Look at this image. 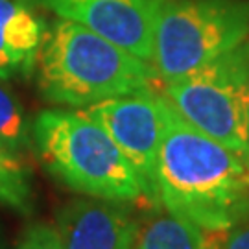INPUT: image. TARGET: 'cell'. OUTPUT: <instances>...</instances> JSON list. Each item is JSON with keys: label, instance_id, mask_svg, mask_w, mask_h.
Wrapping results in <instances>:
<instances>
[{"label": "cell", "instance_id": "obj_1", "mask_svg": "<svg viewBox=\"0 0 249 249\" xmlns=\"http://www.w3.org/2000/svg\"><path fill=\"white\" fill-rule=\"evenodd\" d=\"M157 196L162 209L203 231H229L249 218V160L188 124L164 100Z\"/></svg>", "mask_w": 249, "mask_h": 249}, {"label": "cell", "instance_id": "obj_4", "mask_svg": "<svg viewBox=\"0 0 249 249\" xmlns=\"http://www.w3.org/2000/svg\"><path fill=\"white\" fill-rule=\"evenodd\" d=\"M248 36L249 2L162 0L151 65L160 83H170L238 48Z\"/></svg>", "mask_w": 249, "mask_h": 249}, {"label": "cell", "instance_id": "obj_15", "mask_svg": "<svg viewBox=\"0 0 249 249\" xmlns=\"http://www.w3.org/2000/svg\"><path fill=\"white\" fill-rule=\"evenodd\" d=\"M225 232H209L207 234V244L205 249H223V240H225Z\"/></svg>", "mask_w": 249, "mask_h": 249}, {"label": "cell", "instance_id": "obj_14", "mask_svg": "<svg viewBox=\"0 0 249 249\" xmlns=\"http://www.w3.org/2000/svg\"><path fill=\"white\" fill-rule=\"evenodd\" d=\"M223 249H249V218L227 231Z\"/></svg>", "mask_w": 249, "mask_h": 249}, {"label": "cell", "instance_id": "obj_6", "mask_svg": "<svg viewBox=\"0 0 249 249\" xmlns=\"http://www.w3.org/2000/svg\"><path fill=\"white\" fill-rule=\"evenodd\" d=\"M164 100L155 92H137L109 98L81 109L96 120L133 164L151 203L157 196V159L162 139Z\"/></svg>", "mask_w": 249, "mask_h": 249}, {"label": "cell", "instance_id": "obj_10", "mask_svg": "<svg viewBox=\"0 0 249 249\" xmlns=\"http://www.w3.org/2000/svg\"><path fill=\"white\" fill-rule=\"evenodd\" d=\"M209 232L197 225L160 211L137 220L129 249H205Z\"/></svg>", "mask_w": 249, "mask_h": 249}, {"label": "cell", "instance_id": "obj_11", "mask_svg": "<svg viewBox=\"0 0 249 249\" xmlns=\"http://www.w3.org/2000/svg\"><path fill=\"white\" fill-rule=\"evenodd\" d=\"M0 203L30 214L34 209L32 174L24 159L0 141Z\"/></svg>", "mask_w": 249, "mask_h": 249}, {"label": "cell", "instance_id": "obj_5", "mask_svg": "<svg viewBox=\"0 0 249 249\" xmlns=\"http://www.w3.org/2000/svg\"><path fill=\"white\" fill-rule=\"evenodd\" d=\"M160 96L188 124L249 160V43L162 83Z\"/></svg>", "mask_w": 249, "mask_h": 249}, {"label": "cell", "instance_id": "obj_2", "mask_svg": "<svg viewBox=\"0 0 249 249\" xmlns=\"http://www.w3.org/2000/svg\"><path fill=\"white\" fill-rule=\"evenodd\" d=\"M37 71L43 96L74 109L137 92H155L160 81L151 63L65 18L46 32Z\"/></svg>", "mask_w": 249, "mask_h": 249}, {"label": "cell", "instance_id": "obj_8", "mask_svg": "<svg viewBox=\"0 0 249 249\" xmlns=\"http://www.w3.org/2000/svg\"><path fill=\"white\" fill-rule=\"evenodd\" d=\"M55 225L65 249H129L137 218L124 205L83 196L63 205Z\"/></svg>", "mask_w": 249, "mask_h": 249}, {"label": "cell", "instance_id": "obj_7", "mask_svg": "<svg viewBox=\"0 0 249 249\" xmlns=\"http://www.w3.org/2000/svg\"><path fill=\"white\" fill-rule=\"evenodd\" d=\"M59 18L78 22L151 63L162 0H39Z\"/></svg>", "mask_w": 249, "mask_h": 249}, {"label": "cell", "instance_id": "obj_3", "mask_svg": "<svg viewBox=\"0 0 249 249\" xmlns=\"http://www.w3.org/2000/svg\"><path fill=\"white\" fill-rule=\"evenodd\" d=\"M45 170L85 197L153 205L133 164L102 125L81 109H45L32 122Z\"/></svg>", "mask_w": 249, "mask_h": 249}, {"label": "cell", "instance_id": "obj_13", "mask_svg": "<svg viewBox=\"0 0 249 249\" xmlns=\"http://www.w3.org/2000/svg\"><path fill=\"white\" fill-rule=\"evenodd\" d=\"M17 249H65L55 223L34 222L24 227L17 242Z\"/></svg>", "mask_w": 249, "mask_h": 249}, {"label": "cell", "instance_id": "obj_9", "mask_svg": "<svg viewBox=\"0 0 249 249\" xmlns=\"http://www.w3.org/2000/svg\"><path fill=\"white\" fill-rule=\"evenodd\" d=\"M46 32L43 18L22 0H0V80L36 69Z\"/></svg>", "mask_w": 249, "mask_h": 249}, {"label": "cell", "instance_id": "obj_12", "mask_svg": "<svg viewBox=\"0 0 249 249\" xmlns=\"http://www.w3.org/2000/svg\"><path fill=\"white\" fill-rule=\"evenodd\" d=\"M0 141L20 157L34 148L32 124L17 98L4 85H0Z\"/></svg>", "mask_w": 249, "mask_h": 249}]
</instances>
